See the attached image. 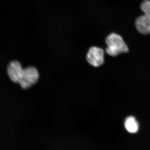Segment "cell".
Returning a JSON list of instances; mask_svg holds the SVG:
<instances>
[{
	"label": "cell",
	"mask_w": 150,
	"mask_h": 150,
	"mask_svg": "<svg viewBox=\"0 0 150 150\" xmlns=\"http://www.w3.org/2000/svg\"><path fill=\"white\" fill-rule=\"evenodd\" d=\"M23 69L20 63L17 61L11 62L8 67V74L11 80L18 83Z\"/></svg>",
	"instance_id": "obj_4"
},
{
	"label": "cell",
	"mask_w": 150,
	"mask_h": 150,
	"mask_svg": "<svg viewBox=\"0 0 150 150\" xmlns=\"http://www.w3.org/2000/svg\"><path fill=\"white\" fill-rule=\"evenodd\" d=\"M39 78L38 70L33 67H28L23 69L18 83L23 89H28L35 85Z\"/></svg>",
	"instance_id": "obj_2"
},
{
	"label": "cell",
	"mask_w": 150,
	"mask_h": 150,
	"mask_svg": "<svg viewBox=\"0 0 150 150\" xmlns=\"http://www.w3.org/2000/svg\"><path fill=\"white\" fill-rule=\"evenodd\" d=\"M87 61L94 67H98L103 64L104 62V52L98 47H92L90 48L86 56Z\"/></svg>",
	"instance_id": "obj_3"
},
{
	"label": "cell",
	"mask_w": 150,
	"mask_h": 150,
	"mask_svg": "<svg viewBox=\"0 0 150 150\" xmlns=\"http://www.w3.org/2000/svg\"><path fill=\"white\" fill-rule=\"evenodd\" d=\"M107 48L106 53L111 56H116L129 51L128 46L122 37L115 33L109 34L105 39Z\"/></svg>",
	"instance_id": "obj_1"
},
{
	"label": "cell",
	"mask_w": 150,
	"mask_h": 150,
	"mask_svg": "<svg viewBox=\"0 0 150 150\" xmlns=\"http://www.w3.org/2000/svg\"><path fill=\"white\" fill-rule=\"evenodd\" d=\"M137 30L144 35L150 33V13H144L138 17L135 22Z\"/></svg>",
	"instance_id": "obj_5"
},
{
	"label": "cell",
	"mask_w": 150,
	"mask_h": 150,
	"mask_svg": "<svg viewBox=\"0 0 150 150\" xmlns=\"http://www.w3.org/2000/svg\"><path fill=\"white\" fill-rule=\"evenodd\" d=\"M124 126L126 130L131 134L137 133L139 129V123L134 116H129L126 118Z\"/></svg>",
	"instance_id": "obj_6"
}]
</instances>
